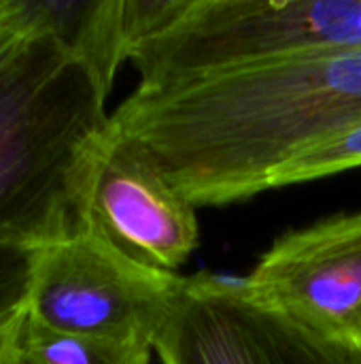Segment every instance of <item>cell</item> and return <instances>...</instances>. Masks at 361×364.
Here are the masks:
<instances>
[{
  "label": "cell",
  "mask_w": 361,
  "mask_h": 364,
  "mask_svg": "<svg viewBox=\"0 0 361 364\" xmlns=\"http://www.w3.org/2000/svg\"><path fill=\"white\" fill-rule=\"evenodd\" d=\"M360 115L361 51H340L138 85L109 128L198 209L272 190L289 160Z\"/></svg>",
  "instance_id": "6da1fadb"
},
{
  "label": "cell",
  "mask_w": 361,
  "mask_h": 364,
  "mask_svg": "<svg viewBox=\"0 0 361 364\" xmlns=\"http://www.w3.org/2000/svg\"><path fill=\"white\" fill-rule=\"evenodd\" d=\"M181 282L85 232L40 252L28 314L60 333L153 348Z\"/></svg>",
  "instance_id": "277c9868"
},
{
  "label": "cell",
  "mask_w": 361,
  "mask_h": 364,
  "mask_svg": "<svg viewBox=\"0 0 361 364\" xmlns=\"http://www.w3.org/2000/svg\"><path fill=\"white\" fill-rule=\"evenodd\" d=\"M32 36H26L23 32H19L17 28L9 26L2 17H0V70L6 66V62L26 45V41Z\"/></svg>",
  "instance_id": "4fadbf2b"
},
{
  "label": "cell",
  "mask_w": 361,
  "mask_h": 364,
  "mask_svg": "<svg viewBox=\"0 0 361 364\" xmlns=\"http://www.w3.org/2000/svg\"><path fill=\"white\" fill-rule=\"evenodd\" d=\"M151 352L143 343L60 333L26 311L17 364H151Z\"/></svg>",
  "instance_id": "9c48e42d"
},
{
  "label": "cell",
  "mask_w": 361,
  "mask_h": 364,
  "mask_svg": "<svg viewBox=\"0 0 361 364\" xmlns=\"http://www.w3.org/2000/svg\"><path fill=\"white\" fill-rule=\"evenodd\" d=\"M340 51H361V0H126L140 87Z\"/></svg>",
  "instance_id": "3957f363"
},
{
  "label": "cell",
  "mask_w": 361,
  "mask_h": 364,
  "mask_svg": "<svg viewBox=\"0 0 361 364\" xmlns=\"http://www.w3.org/2000/svg\"><path fill=\"white\" fill-rule=\"evenodd\" d=\"M83 224L87 235L166 273L183 267L200 241L196 207L109 124L91 162Z\"/></svg>",
  "instance_id": "8992f818"
},
{
  "label": "cell",
  "mask_w": 361,
  "mask_h": 364,
  "mask_svg": "<svg viewBox=\"0 0 361 364\" xmlns=\"http://www.w3.org/2000/svg\"><path fill=\"white\" fill-rule=\"evenodd\" d=\"M153 352L162 364H361V343L251 299L240 282L183 277Z\"/></svg>",
  "instance_id": "5b68a950"
},
{
  "label": "cell",
  "mask_w": 361,
  "mask_h": 364,
  "mask_svg": "<svg viewBox=\"0 0 361 364\" xmlns=\"http://www.w3.org/2000/svg\"><path fill=\"white\" fill-rule=\"evenodd\" d=\"M40 252L0 245V324L26 311Z\"/></svg>",
  "instance_id": "8fae6325"
},
{
  "label": "cell",
  "mask_w": 361,
  "mask_h": 364,
  "mask_svg": "<svg viewBox=\"0 0 361 364\" xmlns=\"http://www.w3.org/2000/svg\"><path fill=\"white\" fill-rule=\"evenodd\" d=\"M0 17L26 36L47 34L85 62L111 92L126 58V0H0Z\"/></svg>",
  "instance_id": "ba28073f"
},
{
  "label": "cell",
  "mask_w": 361,
  "mask_h": 364,
  "mask_svg": "<svg viewBox=\"0 0 361 364\" xmlns=\"http://www.w3.org/2000/svg\"><path fill=\"white\" fill-rule=\"evenodd\" d=\"M361 166V115L289 160L272 179V190L315 181Z\"/></svg>",
  "instance_id": "30bf717a"
},
{
  "label": "cell",
  "mask_w": 361,
  "mask_h": 364,
  "mask_svg": "<svg viewBox=\"0 0 361 364\" xmlns=\"http://www.w3.org/2000/svg\"><path fill=\"white\" fill-rule=\"evenodd\" d=\"M240 284L268 307L361 343V213L283 235Z\"/></svg>",
  "instance_id": "52a82bcc"
},
{
  "label": "cell",
  "mask_w": 361,
  "mask_h": 364,
  "mask_svg": "<svg viewBox=\"0 0 361 364\" xmlns=\"http://www.w3.org/2000/svg\"><path fill=\"white\" fill-rule=\"evenodd\" d=\"M26 311L0 324V364H17V350H19V337H21Z\"/></svg>",
  "instance_id": "7c38bea8"
},
{
  "label": "cell",
  "mask_w": 361,
  "mask_h": 364,
  "mask_svg": "<svg viewBox=\"0 0 361 364\" xmlns=\"http://www.w3.org/2000/svg\"><path fill=\"white\" fill-rule=\"evenodd\" d=\"M106 96L96 73L47 34L0 70V245L45 250L85 235Z\"/></svg>",
  "instance_id": "7a4b0ae2"
}]
</instances>
